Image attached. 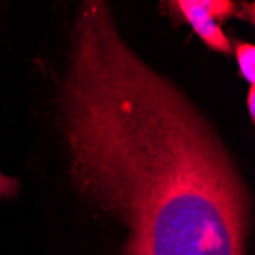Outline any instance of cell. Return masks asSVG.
<instances>
[{"label":"cell","instance_id":"cell-1","mask_svg":"<svg viewBox=\"0 0 255 255\" xmlns=\"http://www.w3.org/2000/svg\"><path fill=\"white\" fill-rule=\"evenodd\" d=\"M61 115L78 188L127 225L123 255H245L249 196L233 159L100 0L78 11Z\"/></svg>","mask_w":255,"mask_h":255},{"label":"cell","instance_id":"cell-2","mask_svg":"<svg viewBox=\"0 0 255 255\" xmlns=\"http://www.w3.org/2000/svg\"><path fill=\"white\" fill-rule=\"evenodd\" d=\"M171 5L190 23L208 48L222 54H231L233 46L217 20L233 15L236 12V3L229 0H179Z\"/></svg>","mask_w":255,"mask_h":255},{"label":"cell","instance_id":"cell-3","mask_svg":"<svg viewBox=\"0 0 255 255\" xmlns=\"http://www.w3.org/2000/svg\"><path fill=\"white\" fill-rule=\"evenodd\" d=\"M236 57L239 63L240 74L249 86H254L255 81V48L252 43H237Z\"/></svg>","mask_w":255,"mask_h":255},{"label":"cell","instance_id":"cell-4","mask_svg":"<svg viewBox=\"0 0 255 255\" xmlns=\"http://www.w3.org/2000/svg\"><path fill=\"white\" fill-rule=\"evenodd\" d=\"M20 180L0 171V197H14L18 193Z\"/></svg>","mask_w":255,"mask_h":255},{"label":"cell","instance_id":"cell-5","mask_svg":"<svg viewBox=\"0 0 255 255\" xmlns=\"http://www.w3.org/2000/svg\"><path fill=\"white\" fill-rule=\"evenodd\" d=\"M246 104H248V110H249V117H251V120H254L255 118V89H254V86L249 87Z\"/></svg>","mask_w":255,"mask_h":255}]
</instances>
